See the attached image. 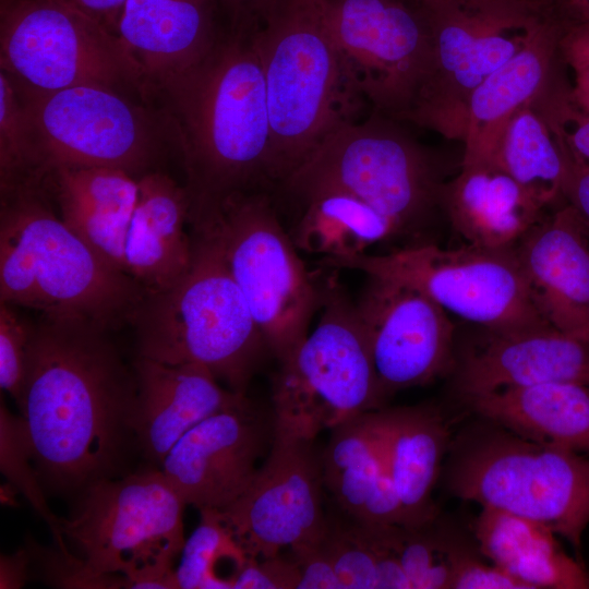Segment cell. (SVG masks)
<instances>
[{
	"label": "cell",
	"mask_w": 589,
	"mask_h": 589,
	"mask_svg": "<svg viewBox=\"0 0 589 589\" xmlns=\"http://www.w3.org/2000/svg\"><path fill=\"white\" fill-rule=\"evenodd\" d=\"M491 163L545 206L563 196V154L546 120L531 103L510 118Z\"/></svg>",
	"instance_id": "cell-32"
},
{
	"label": "cell",
	"mask_w": 589,
	"mask_h": 589,
	"mask_svg": "<svg viewBox=\"0 0 589 589\" xmlns=\"http://www.w3.org/2000/svg\"><path fill=\"white\" fill-rule=\"evenodd\" d=\"M253 28H232L196 62L155 85L179 155L190 203L189 225L212 220L230 197L266 191L271 125Z\"/></svg>",
	"instance_id": "cell-2"
},
{
	"label": "cell",
	"mask_w": 589,
	"mask_h": 589,
	"mask_svg": "<svg viewBox=\"0 0 589 589\" xmlns=\"http://www.w3.org/2000/svg\"><path fill=\"white\" fill-rule=\"evenodd\" d=\"M318 311L315 328L280 363L273 387L275 423L314 438L384 400L356 302L336 269L323 276Z\"/></svg>",
	"instance_id": "cell-10"
},
{
	"label": "cell",
	"mask_w": 589,
	"mask_h": 589,
	"mask_svg": "<svg viewBox=\"0 0 589 589\" xmlns=\"http://www.w3.org/2000/svg\"><path fill=\"white\" fill-rule=\"evenodd\" d=\"M586 384L589 385V370H588L587 377H586Z\"/></svg>",
	"instance_id": "cell-51"
},
{
	"label": "cell",
	"mask_w": 589,
	"mask_h": 589,
	"mask_svg": "<svg viewBox=\"0 0 589 589\" xmlns=\"http://www.w3.org/2000/svg\"><path fill=\"white\" fill-rule=\"evenodd\" d=\"M0 70L31 91L101 85L147 101L119 36L67 0H1Z\"/></svg>",
	"instance_id": "cell-12"
},
{
	"label": "cell",
	"mask_w": 589,
	"mask_h": 589,
	"mask_svg": "<svg viewBox=\"0 0 589 589\" xmlns=\"http://www.w3.org/2000/svg\"><path fill=\"white\" fill-rule=\"evenodd\" d=\"M279 0H219L227 9L230 27H253Z\"/></svg>",
	"instance_id": "cell-45"
},
{
	"label": "cell",
	"mask_w": 589,
	"mask_h": 589,
	"mask_svg": "<svg viewBox=\"0 0 589 589\" xmlns=\"http://www.w3.org/2000/svg\"><path fill=\"white\" fill-rule=\"evenodd\" d=\"M541 113L562 153L589 170V113L577 107L568 94L548 100Z\"/></svg>",
	"instance_id": "cell-39"
},
{
	"label": "cell",
	"mask_w": 589,
	"mask_h": 589,
	"mask_svg": "<svg viewBox=\"0 0 589 589\" xmlns=\"http://www.w3.org/2000/svg\"><path fill=\"white\" fill-rule=\"evenodd\" d=\"M440 204L468 244L489 249L515 248L545 207L493 163L462 164L459 176L442 184Z\"/></svg>",
	"instance_id": "cell-26"
},
{
	"label": "cell",
	"mask_w": 589,
	"mask_h": 589,
	"mask_svg": "<svg viewBox=\"0 0 589 589\" xmlns=\"http://www.w3.org/2000/svg\"><path fill=\"white\" fill-rule=\"evenodd\" d=\"M219 0H127L117 35L136 63L147 94L200 60L217 41Z\"/></svg>",
	"instance_id": "cell-23"
},
{
	"label": "cell",
	"mask_w": 589,
	"mask_h": 589,
	"mask_svg": "<svg viewBox=\"0 0 589 589\" xmlns=\"http://www.w3.org/2000/svg\"><path fill=\"white\" fill-rule=\"evenodd\" d=\"M589 344L551 323L493 333L456 366L455 389L464 400L544 382L586 384Z\"/></svg>",
	"instance_id": "cell-19"
},
{
	"label": "cell",
	"mask_w": 589,
	"mask_h": 589,
	"mask_svg": "<svg viewBox=\"0 0 589 589\" xmlns=\"http://www.w3.org/2000/svg\"><path fill=\"white\" fill-rule=\"evenodd\" d=\"M74 4L112 33L117 34L118 24L127 0H67Z\"/></svg>",
	"instance_id": "cell-46"
},
{
	"label": "cell",
	"mask_w": 589,
	"mask_h": 589,
	"mask_svg": "<svg viewBox=\"0 0 589 589\" xmlns=\"http://www.w3.org/2000/svg\"><path fill=\"white\" fill-rule=\"evenodd\" d=\"M586 342L589 344V326H588V329H587V333L585 335V339H584Z\"/></svg>",
	"instance_id": "cell-50"
},
{
	"label": "cell",
	"mask_w": 589,
	"mask_h": 589,
	"mask_svg": "<svg viewBox=\"0 0 589 589\" xmlns=\"http://www.w3.org/2000/svg\"><path fill=\"white\" fill-rule=\"evenodd\" d=\"M32 453L23 426L22 418L13 414L0 401V469L7 480L21 492L34 509L49 526L58 549L67 556L73 554L68 550L61 529V518L49 508L37 470L32 467Z\"/></svg>",
	"instance_id": "cell-35"
},
{
	"label": "cell",
	"mask_w": 589,
	"mask_h": 589,
	"mask_svg": "<svg viewBox=\"0 0 589 589\" xmlns=\"http://www.w3.org/2000/svg\"><path fill=\"white\" fill-rule=\"evenodd\" d=\"M252 29L271 125V177L281 183L334 130L359 95L327 27L322 0H279Z\"/></svg>",
	"instance_id": "cell-4"
},
{
	"label": "cell",
	"mask_w": 589,
	"mask_h": 589,
	"mask_svg": "<svg viewBox=\"0 0 589 589\" xmlns=\"http://www.w3.org/2000/svg\"><path fill=\"white\" fill-rule=\"evenodd\" d=\"M388 470L401 506V525L436 520L433 490L450 433L438 410L426 405L376 409Z\"/></svg>",
	"instance_id": "cell-27"
},
{
	"label": "cell",
	"mask_w": 589,
	"mask_h": 589,
	"mask_svg": "<svg viewBox=\"0 0 589 589\" xmlns=\"http://www.w3.org/2000/svg\"><path fill=\"white\" fill-rule=\"evenodd\" d=\"M426 23L430 77L406 118L447 133L450 116L465 135L469 97L548 21L530 0H413ZM456 122V119H455Z\"/></svg>",
	"instance_id": "cell-14"
},
{
	"label": "cell",
	"mask_w": 589,
	"mask_h": 589,
	"mask_svg": "<svg viewBox=\"0 0 589 589\" xmlns=\"http://www.w3.org/2000/svg\"><path fill=\"white\" fill-rule=\"evenodd\" d=\"M491 423L536 442L589 453V385L553 381L465 400Z\"/></svg>",
	"instance_id": "cell-29"
},
{
	"label": "cell",
	"mask_w": 589,
	"mask_h": 589,
	"mask_svg": "<svg viewBox=\"0 0 589 589\" xmlns=\"http://www.w3.org/2000/svg\"><path fill=\"white\" fill-rule=\"evenodd\" d=\"M144 296L65 226L43 182L0 191V302L110 332L130 324Z\"/></svg>",
	"instance_id": "cell-3"
},
{
	"label": "cell",
	"mask_w": 589,
	"mask_h": 589,
	"mask_svg": "<svg viewBox=\"0 0 589 589\" xmlns=\"http://www.w3.org/2000/svg\"><path fill=\"white\" fill-rule=\"evenodd\" d=\"M185 506L153 467L89 485L61 529L101 588L177 589L172 563L185 542Z\"/></svg>",
	"instance_id": "cell-6"
},
{
	"label": "cell",
	"mask_w": 589,
	"mask_h": 589,
	"mask_svg": "<svg viewBox=\"0 0 589 589\" xmlns=\"http://www.w3.org/2000/svg\"><path fill=\"white\" fill-rule=\"evenodd\" d=\"M299 567L292 554L248 557L238 573L232 589H298Z\"/></svg>",
	"instance_id": "cell-41"
},
{
	"label": "cell",
	"mask_w": 589,
	"mask_h": 589,
	"mask_svg": "<svg viewBox=\"0 0 589 589\" xmlns=\"http://www.w3.org/2000/svg\"><path fill=\"white\" fill-rule=\"evenodd\" d=\"M368 277L356 308L383 399L447 373L454 334L447 312L411 287Z\"/></svg>",
	"instance_id": "cell-18"
},
{
	"label": "cell",
	"mask_w": 589,
	"mask_h": 589,
	"mask_svg": "<svg viewBox=\"0 0 589 589\" xmlns=\"http://www.w3.org/2000/svg\"><path fill=\"white\" fill-rule=\"evenodd\" d=\"M133 369L137 394L132 430L135 445L153 466L160 467L192 428L247 395L223 387L196 363L167 364L137 357Z\"/></svg>",
	"instance_id": "cell-21"
},
{
	"label": "cell",
	"mask_w": 589,
	"mask_h": 589,
	"mask_svg": "<svg viewBox=\"0 0 589 589\" xmlns=\"http://www.w3.org/2000/svg\"><path fill=\"white\" fill-rule=\"evenodd\" d=\"M283 184L298 199L324 189L347 192L393 220L401 233L418 228L440 204L442 187L428 154L381 118L341 124Z\"/></svg>",
	"instance_id": "cell-13"
},
{
	"label": "cell",
	"mask_w": 589,
	"mask_h": 589,
	"mask_svg": "<svg viewBox=\"0 0 589 589\" xmlns=\"http://www.w3.org/2000/svg\"><path fill=\"white\" fill-rule=\"evenodd\" d=\"M563 158L565 163L563 197L578 212L589 228V170L575 164L564 154Z\"/></svg>",
	"instance_id": "cell-43"
},
{
	"label": "cell",
	"mask_w": 589,
	"mask_h": 589,
	"mask_svg": "<svg viewBox=\"0 0 589 589\" xmlns=\"http://www.w3.org/2000/svg\"><path fill=\"white\" fill-rule=\"evenodd\" d=\"M16 308L0 302V386L19 405L34 324L27 322Z\"/></svg>",
	"instance_id": "cell-38"
},
{
	"label": "cell",
	"mask_w": 589,
	"mask_h": 589,
	"mask_svg": "<svg viewBox=\"0 0 589 589\" xmlns=\"http://www.w3.org/2000/svg\"><path fill=\"white\" fill-rule=\"evenodd\" d=\"M300 200L304 208L290 233L298 250L346 257L401 233L393 220L347 192L324 189Z\"/></svg>",
	"instance_id": "cell-31"
},
{
	"label": "cell",
	"mask_w": 589,
	"mask_h": 589,
	"mask_svg": "<svg viewBox=\"0 0 589 589\" xmlns=\"http://www.w3.org/2000/svg\"><path fill=\"white\" fill-rule=\"evenodd\" d=\"M274 432L273 409L243 395L187 432L159 468L187 505L224 510L251 484Z\"/></svg>",
	"instance_id": "cell-17"
},
{
	"label": "cell",
	"mask_w": 589,
	"mask_h": 589,
	"mask_svg": "<svg viewBox=\"0 0 589 589\" xmlns=\"http://www.w3.org/2000/svg\"><path fill=\"white\" fill-rule=\"evenodd\" d=\"M17 489L14 488L13 484H11L9 481L5 483V484H2L1 485V489H0V500H1V503L5 506H17V502H16V493H17Z\"/></svg>",
	"instance_id": "cell-49"
},
{
	"label": "cell",
	"mask_w": 589,
	"mask_h": 589,
	"mask_svg": "<svg viewBox=\"0 0 589 589\" xmlns=\"http://www.w3.org/2000/svg\"><path fill=\"white\" fill-rule=\"evenodd\" d=\"M494 425L458 443L448 490L481 507L543 522L579 552L589 525V458Z\"/></svg>",
	"instance_id": "cell-7"
},
{
	"label": "cell",
	"mask_w": 589,
	"mask_h": 589,
	"mask_svg": "<svg viewBox=\"0 0 589 589\" xmlns=\"http://www.w3.org/2000/svg\"><path fill=\"white\" fill-rule=\"evenodd\" d=\"M16 86L33 127L43 178L62 166L116 168L140 178L160 170L164 158L175 153L160 111L132 94L101 85L53 92Z\"/></svg>",
	"instance_id": "cell-9"
},
{
	"label": "cell",
	"mask_w": 589,
	"mask_h": 589,
	"mask_svg": "<svg viewBox=\"0 0 589 589\" xmlns=\"http://www.w3.org/2000/svg\"><path fill=\"white\" fill-rule=\"evenodd\" d=\"M137 180L125 243L127 273L145 293H155L175 286L191 267L193 237L185 231L190 203L184 185L161 170Z\"/></svg>",
	"instance_id": "cell-24"
},
{
	"label": "cell",
	"mask_w": 589,
	"mask_h": 589,
	"mask_svg": "<svg viewBox=\"0 0 589 589\" xmlns=\"http://www.w3.org/2000/svg\"><path fill=\"white\" fill-rule=\"evenodd\" d=\"M434 521L421 528L385 526L387 540L397 554L412 589L450 588L447 536L433 528Z\"/></svg>",
	"instance_id": "cell-36"
},
{
	"label": "cell",
	"mask_w": 589,
	"mask_h": 589,
	"mask_svg": "<svg viewBox=\"0 0 589 589\" xmlns=\"http://www.w3.org/2000/svg\"><path fill=\"white\" fill-rule=\"evenodd\" d=\"M472 531L480 552L529 589H589V572L543 522L481 507Z\"/></svg>",
	"instance_id": "cell-30"
},
{
	"label": "cell",
	"mask_w": 589,
	"mask_h": 589,
	"mask_svg": "<svg viewBox=\"0 0 589 589\" xmlns=\"http://www.w3.org/2000/svg\"><path fill=\"white\" fill-rule=\"evenodd\" d=\"M450 589H529L527 585L492 563L489 565L467 546L447 536Z\"/></svg>",
	"instance_id": "cell-40"
},
{
	"label": "cell",
	"mask_w": 589,
	"mask_h": 589,
	"mask_svg": "<svg viewBox=\"0 0 589 589\" xmlns=\"http://www.w3.org/2000/svg\"><path fill=\"white\" fill-rule=\"evenodd\" d=\"M200 514V524L185 540L175 569L177 589H232L249 555L219 510Z\"/></svg>",
	"instance_id": "cell-33"
},
{
	"label": "cell",
	"mask_w": 589,
	"mask_h": 589,
	"mask_svg": "<svg viewBox=\"0 0 589 589\" xmlns=\"http://www.w3.org/2000/svg\"><path fill=\"white\" fill-rule=\"evenodd\" d=\"M192 237L188 273L167 290L145 293L131 318L137 357L201 364L228 389L247 394L269 350L218 245L204 232Z\"/></svg>",
	"instance_id": "cell-5"
},
{
	"label": "cell",
	"mask_w": 589,
	"mask_h": 589,
	"mask_svg": "<svg viewBox=\"0 0 589 589\" xmlns=\"http://www.w3.org/2000/svg\"><path fill=\"white\" fill-rule=\"evenodd\" d=\"M32 551L22 549L0 558V588H22L31 576Z\"/></svg>",
	"instance_id": "cell-44"
},
{
	"label": "cell",
	"mask_w": 589,
	"mask_h": 589,
	"mask_svg": "<svg viewBox=\"0 0 589 589\" xmlns=\"http://www.w3.org/2000/svg\"><path fill=\"white\" fill-rule=\"evenodd\" d=\"M43 185L65 226L105 264L127 273L125 243L137 202V178L116 168L62 166L50 169Z\"/></svg>",
	"instance_id": "cell-22"
},
{
	"label": "cell",
	"mask_w": 589,
	"mask_h": 589,
	"mask_svg": "<svg viewBox=\"0 0 589 589\" xmlns=\"http://www.w3.org/2000/svg\"><path fill=\"white\" fill-rule=\"evenodd\" d=\"M266 341L280 363L309 334L323 275L306 268L266 191L230 197L205 225Z\"/></svg>",
	"instance_id": "cell-8"
},
{
	"label": "cell",
	"mask_w": 589,
	"mask_h": 589,
	"mask_svg": "<svg viewBox=\"0 0 589 589\" xmlns=\"http://www.w3.org/2000/svg\"><path fill=\"white\" fill-rule=\"evenodd\" d=\"M572 16L576 20L573 26H589V0H563Z\"/></svg>",
	"instance_id": "cell-48"
},
{
	"label": "cell",
	"mask_w": 589,
	"mask_h": 589,
	"mask_svg": "<svg viewBox=\"0 0 589 589\" xmlns=\"http://www.w3.org/2000/svg\"><path fill=\"white\" fill-rule=\"evenodd\" d=\"M332 522L322 545L330 558L341 589H377V556L361 522Z\"/></svg>",
	"instance_id": "cell-37"
},
{
	"label": "cell",
	"mask_w": 589,
	"mask_h": 589,
	"mask_svg": "<svg viewBox=\"0 0 589 589\" xmlns=\"http://www.w3.org/2000/svg\"><path fill=\"white\" fill-rule=\"evenodd\" d=\"M325 268L356 269L411 287L445 312L500 333L550 323L533 298L515 248L413 244L386 254L323 257Z\"/></svg>",
	"instance_id": "cell-11"
},
{
	"label": "cell",
	"mask_w": 589,
	"mask_h": 589,
	"mask_svg": "<svg viewBox=\"0 0 589 589\" xmlns=\"http://www.w3.org/2000/svg\"><path fill=\"white\" fill-rule=\"evenodd\" d=\"M574 69L575 85L568 94L572 101L589 113V59L568 61Z\"/></svg>",
	"instance_id": "cell-47"
},
{
	"label": "cell",
	"mask_w": 589,
	"mask_h": 589,
	"mask_svg": "<svg viewBox=\"0 0 589 589\" xmlns=\"http://www.w3.org/2000/svg\"><path fill=\"white\" fill-rule=\"evenodd\" d=\"M108 334L73 316L34 324L17 406L38 476L60 492L117 477L135 443L136 376Z\"/></svg>",
	"instance_id": "cell-1"
},
{
	"label": "cell",
	"mask_w": 589,
	"mask_h": 589,
	"mask_svg": "<svg viewBox=\"0 0 589 589\" xmlns=\"http://www.w3.org/2000/svg\"><path fill=\"white\" fill-rule=\"evenodd\" d=\"M322 452L315 438L275 423L271 449L244 493L219 510L250 557L301 551L324 538Z\"/></svg>",
	"instance_id": "cell-16"
},
{
	"label": "cell",
	"mask_w": 589,
	"mask_h": 589,
	"mask_svg": "<svg viewBox=\"0 0 589 589\" xmlns=\"http://www.w3.org/2000/svg\"><path fill=\"white\" fill-rule=\"evenodd\" d=\"M558 38L549 21L471 93L466 112L462 164L491 163L510 118L542 91Z\"/></svg>",
	"instance_id": "cell-28"
},
{
	"label": "cell",
	"mask_w": 589,
	"mask_h": 589,
	"mask_svg": "<svg viewBox=\"0 0 589 589\" xmlns=\"http://www.w3.org/2000/svg\"><path fill=\"white\" fill-rule=\"evenodd\" d=\"M324 488L344 514L369 525H401L376 410L330 430L322 450Z\"/></svg>",
	"instance_id": "cell-25"
},
{
	"label": "cell",
	"mask_w": 589,
	"mask_h": 589,
	"mask_svg": "<svg viewBox=\"0 0 589 589\" xmlns=\"http://www.w3.org/2000/svg\"><path fill=\"white\" fill-rule=\"evenodd\" d=\"M515 250L544 317L584 340L589 326V228L578 212L567 203L542 218Z\"/></svg>",
	"instance_id": "cell-20"
},
{
	"label": "cell",
	"mask_w": 589,
	"mask_h": 589,
	"mask_svg": "<svg viewBox=\"0 0 589 589\" xmlns=\"http://www.w3.org/2000/svg\"><path fill=\"white\" fill-rule=\"evenodd\" d=\"M43 182L33 127L14 81L0 70V191Z\"/></svg>",
	"instance_id": "cell-34"
},
{
	"label": "cell",
	"mask_w": 589,
	"mask_h": 589,
	"mask_svg": "<svg viewBox=\"0 0 589 589\" xmlns=\"http://www.w3.org/2000/svg\"><path fill=\"white\" fill-rule=\"evenodd\" d=\"M322 5L356 92L405 118L431 74L430 34L420 10L402 0H322Z\"/></svg>",
	"instance_id": "cell-15"
},
{
	"label": "cell",
	"mask_w": 589,
	"mask_h": 589,
	"mask_svg": "<svg viewBox=\"0 0 589 589\" xmlns=\"http://www.w3.org/2000/svg\"><path fill=\"white\" fill-rule=\"evenodd\" d=\"M289 551L299 567L298 589H341L333 563L322 545V540L312 548Z\"/></svg>",
	"instance_id": "cell-42"
}]
</instances>
